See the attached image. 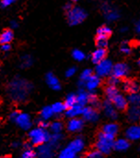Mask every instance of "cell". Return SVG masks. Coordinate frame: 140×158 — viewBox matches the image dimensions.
<instances>
[{
	"instance_id": "obj_1",
	"label": "cell",
	"mask_w": 140,
	"mask_h": 158,
	"mask_svg": "<svg viewBox=\"0 0 140 158\" xmlns=\"http://www.w3.org/2000/svg\"><path fill=\"white\" fill-rule=\"evenodd\" d=\"M33 89V85L21 78H15L7 86V93L9 97L16 102L25 101Z\"/></svg>"
},
{
	"instance_id": "obj_2",
	"label": "cell",
	"mask_w": 140,
	"mask_h": 158,
	"mask_svg": "<svg viewBox=\"0 0 140 158\" xmlns=\"http://www.w3.org/2000/svg\"><path fill=\"white\" fill-rule=\"evenodd\" d=\"M114 136L106 134L102 131L98 134L96 150L100 151L102 155H109L111 151L114 149Z\"/></svg>"
},
{
	"instance_id": "obj_3",
	"label": "cell",
	"mask_w": 140,
	"mask_h": 158,
	"mask_svg": "<svg viewBox=\"0 0 140 158\" xmlns=\"http://www.w3.org/2000/svg\"><path fill=\"white\" fill-rule=\"evenodd\" d=\"M29 138H30V142L32 145L40 146V145H42L45 143L49 142L50 134L43 128L39 127V128L33 129L32 131H30Z\"/></svg>"
},
{
	"instance_id": "obj_4",
	"label": "cell",
	"mask_w": 140,
	"mask_h": 158,
	"mask_svg": "<svg viewBox=\"0 0 140 158\" xmlns=\"http://www.w3.org/2000/svg\"><path fill=\"white\" fill-rule=\"evenodd\" d=\"M67 21L70 25L75 26L80 24L87 18L86 11L79 6H73L70 10L66 12Z\"/></svg>"
},
{
	"instance_id": "obj_5",
	"label": "cell",
	"mask_w": 140,
	"mask_h": 158,
	"mask_svg": "<svg viewBox=\"0 0 140 158\" xmlns=\"http://www.w3.org/2000/svg\"><path fill=\"white\" fill-rule=\"evenodd\" d=\"M113 67L114 65L112 61L105 58L96 64V75H98L99 77H107L112 73Z\"/></svg>"
},
{
	"instance_id": "obj_6",
	"label": "cell",
	"mask_w": 140,
	"mask_h": 158,
	"mask_svg": "<svg viewBox=\"0 0 140 158\" xmlns=\"http://www.w3.org/2000/svg\"><path fill=\"white\" fill-rule=\"evenodd\" d=\"M128 73H129V66L126 63H123V62L117 63L113 67L112 74L113 76L118 79L125 78L126 76H127Z\"/></svg>"
},
{
	"instance_id": "obj_7",
	"label": "cell",
	"mask_w": 140,
	"mask_h": 158,
	"mask_svg": "<svg viewBox=\"0 0 140 158\" xmlns=\"http://www.w3.org/2000/svg\"><path fill=\"white\" fill-rule=\"evenodd\" d=\"M81 115L83 117V119L89 122H95L99 119V113L95 108L91 106L83 107Z\"/></svg>"
},
{
	"instance_id": "obj_8",
	"label": "cell",
	"mask_w": 140,
	"mask_h": 158,
	"mask_svg": "<svg viewBox=\"0 0 140 158\" xmlns=\"http://www.w3.org/2000/svg\"><path fill=\"white\" fill-rule=\"evenodd\" d=\"M14 121L23 130H29L31 127L30 117L26 113H18Z\"/></svg>"
},
{
	"instance_id": "obj_9",
	"label": "cell",
	"mask_w": 140,
	"mask_h": 158,
	"mask_svg": "<svg viewBox=\"0 0 140 158\" xmlns=\"http://www.w3.org/2000/svg\"><path fill=\"white\" fill-rule=\"evenodd\" d=\"M103 111H104L106 117L113 120H115L118 118L116 108L114 107V106L111 100H106L103 102Z\"/></svg>"
},
{
	"instance_id": "obj_10",
	"label": "cell",
	"mask_w": 140,
	"mask_h": 158,
	"mask_svg": "<svg viewBox=\"0 0 140 158\" xmlns=\"http://www.w3.org/2000/svg\"><path fill=\"white\" fill-rule=\"evenodd\" d=\"M112 103L114 104V107L116 108V110H120V111H124L127 108V106H128V102H127V99L123 95V94H118L113 100H112Z\"/></svg>"
},
{
	"instance_id": "obj_11",
	"label": "cell",
	"mask_w": 140,
	"mask_h": 158,
	"mask_svg": "<svg viewBox=\"0 0 140 158\" xmlns=\"http://www.w3.org/2000/svg\"><path fill=\"white\" fill-rule=\"evenodd\" d=\"M126 137L128 141L140 140V125L130 126L126 131Z\"/></svg>"
},
{
	"instance_id": "obj_12",
	"label": "cell",
	"mask_w": 140,
	"mask_h": 158,
	"mask_svg": "<svg viewBox=\"0 0 140 158\" xmlns=\"http://www.w3.org/2000/svg\"><path fill=\"white\" fill-rule=\"evenodd\" d=\"M83 125H84V122L82 119L78 118H73L68 121L66 128L68 131L70 132H78L82 130Z\"/></svg>"
},
{
	"instance_id": "obj_13",
	"label": "cell",
	"mask_w": 140,
	"mask_h": 158,
	"mask_svg": "<svg viewBox=\"0 0 140 158\" xmlns=\"http://www.w3.org/2000/svg\"><path fill=\"white\" fill-rule=\"evenodd\" d=\"M102 9H103V12L105 14V18L107 19V20L109 21H114L116 20L117 19H119L120 17V14L117 10L112 8L109 5L107 4H104L103 6H102Z\"/></svg>"
},
{
	"instance_id": "obj_14",
	"label": "cell",
	"mask_w": 140,
	"mask_h": 158,
	"mask_svg": "<svg viewBox=\"0 0 140 158\" xmlns=\"http://www.w3.org/2000/svg\"><path fill=\"white\" fill-rule=\"evenodd\" d=\"M100 84H101V77H99L98 75L92 74L90 77V79L85 82V87L90 92H93L100 86Z\"/></svg>"
},
{
	"instance_id": "obj_15",
	"label": "cell",
	"mask_w": 140,
	"mask_h": 158,
	"mask_svg": "<svg viewBox=\"0 0 140 158\" xmlns=\"http://www.w3.org/2000/svg\"><path fill=\"white\" fill-rule=\"evenodd\" d=\"M54 145L50 144H42L40 145L39 150H38V156L40 158H50L53 156V151H54Z\"/></svg>"
},
{
	"instance_id": "obj_16",
	"label": "cell",
	"mask_w": 140,
	"mask_h": 158,
	"mask_svg": "<svg viewBox=\"0 0 140 158\" xmlns=\"http://www.w3.org/2000/svg\"><path fill=\"white\" fill-rule=\"evenodd\" d=\"M106 50L105 48H102V47H98L96 50L93 51V53L91 54V61L95 64H98L99 62L102 61L103 59H105L106 57Z\"/></svg>"
},
{
	"instance_id": "obj_17",
	"label": "cell",
	"mask_w": 140,
	"mask_h": 158,
	"mask_svg": "<svg viewBox=\"0 0 140 158\" xmlns=\"http://www.w3.org/2000/svg\"><path fill=\"white\" fill-rule=\"evenodd\" d=\"M46 82L47 84L49 85L50 88H52L53 90L54 91H59L61 89V85H60V82L58 81V79L54 76V74L53 73H48L46 75Z\"/></svg>"
},
{
	"instance_id": "obj_18",
	"label": "cell",
	"mask_w": 140,
	"mask_h": 158,
	"mask_svg": "<svg viewBox=\"0 0 140 158\" xmlns=\"http://www.w3.org/2000/svg\"><path fill=\"white\" fill-rule=\"evenodd\" d=\"M127 118L132 122H137L140 119V106H132L127 111Z\"/></svg>"
},
{
	"instance_id": "obj_19",
	"label": "cell",
	"mask_w": 140,
	"mask_h": 158,
	"mask_svg": "<svg viewBox=\"0 0 140 158\" xmlns=\"http://www.w3.org/2000/svg\"><path fill=\"white\" fill-rule=\"evenodd\" d=\"M130 146V143L127 139H118V140H114V149L119 152H123V151H126Z\"/></svg>"
},
{
	"instance_id": "obj_20",
	"label": "cell",
	"mask_w": 140,
	"mask_h": 158,
	"mask_svg": "<svg viewBox=\"0 0 140 158\" xmlns=\"http://www.w3.org/2000/svg\"><path fill=\"white\" fill-rule=\"evenodd\" d=\"M123 89L127 93H138L139 91L140 86L137 81H126L123 83Z\"/></svg>"
},
{
	"instance_id": "obj_21",
	"label": "cell",
	"mask_w": 140,
	"mask_h": 158,
	"mask_svg": "<svg viewBox=\"0 0 140 158\" xmlns=\"http://www.w3.org/2000/svg\"><path fill=\"white\" fill-rule=\"evenodd\" d=\"M83 107L84 106H81L79 105H75L69 108L66 109V117L70 118H77L78 116H80L82 114V110H83Z\"/></svg>"
},
{
	"instance_id": "obj_22",
	"label": "cell",
	"mask_w": 140,
	"mask_h": 158,
	"mask_svg": "<svg viewBox=\"0 0 140 158\" xmlns=\"http://www.w3.org/2000/svg\"><path fill=\"white\" fill-rule=\"evenodd\" d=\"M118 131H119V126L114 122L107 123L102 127V132L109 134V135H112V136H114V137L118 133Z\"/></svg>"
},
{
	"instance_id": "obj_23",
	"label": "cell",
	"mask_w": 140,
	"mask_h": 158,
	"mask_svg": "<svg viewBox=\"0 0 140 158\" xmlns=\"http://www.w3.org/2000/svg\"><path fill=\"white\" fill-rule=\"evenodd\" d=\"M68 147L71 148L73 151H75L77 154H78V153H80V152L84 149V147H85V143H84L83 139H81V138H77V139L73 140V141L68 144Z\"/></svg>"
},
{
	"instance_id": "obj_24",
	"label": "cell",
	"mask_w": 140,
	"mask_h": 158,
	"mask_svg": "<svg viewBox=\"0 0 140 158\" xmlns=\"http://www.w3.org/2000/svg\"><path fill=\"white\" fill-rule=\"evenodd\" d=\"M14 34L11 30H5L0 33V44H10L13 40Z\"/></svg>"
},
{
	"instance_id": "obj_25",
	"label": "cell",
	"mask_w": 140,
	"mask_h": 158,
	"mask_svg": "<svg viewBox=\"0 0 140 158\" xmlns=\"http://www.w3.org/2000/svg\"><path fill=\"white\" fill-rule=\"evenodd\" d=\"M88 103H89V94L84 90H80L77 94V104L81 106H84Z\"/></svg>"
},
{
	"instance_id": "obj_26",
	"label": "cell",
	"mask_w": 140,
	"mask_h": 158,
	"mask_svg": "<svg viewBox=\"0 0 140 158\" xmlns=\"http://www.w3.org/2000/svg\"><path fill=\"white\" fill-rule=\"evenodd\" d=\"M78 157V154L73 151L71 148H69L68 146L65 149H63L60 154H59V157L58 158H77Z\"/></svg>"
},
{
	"instance_id": "obj_27",
	"label": "cell",
	"mask_w": 140,
	"mask_h": 158,
	"mask_svg": "<svg viewBox=\"0 0 140 158\" xmlns=\"http://www.w3.org/2000/svg\"><path fill=\"white\" fill-rule=\"evenodd\" d=\"M119 94L118 89L116 88V86H113V85H109L106 89H105V94L108 98V100H113L117 94Z\"/></svg>"
},
{
	"instance_id": "obj_28",
	"label": "cell",
	"mask_w": 140,
	"mask_h": 158,
	"mask_svg": "<svg viewBox=\"0 0 140 158\" xmlns=\"http://www.w3.org/2000/svg\"><path fill=\"white\" fill-rule=\"evenodd\" d=\"M64 104H65L66 109L71 107V106H75V105H77V94H67Z\"/></svg>"
},
{
	"instance_id": "obj_29",
	"label": "cell",
	"mask_w": 140,
	"mask_h": 158,
	"mask_svg": "<svg viewBox=\"0 0 140 158\" xmlns=\"http://www.w3.org/2000/svg\"><path fill=\"white\" fill-rule=\"evenodd\" d=\"M128 104L131 106H140V94L138 93H132L126 98Z\"/></svg>"
},
{
	"instance_id": "obj_30",
	"label": "cell",
	"mask_w": 140,
	"mask_h": 158,
	"mask_svg": "<svg viewBox=\"0 0 140 158\" xmlns=\"http://www.w3.org/2000/svg\"><path fill=\"white\" fill-rule=\"evenodd\" d=\"M51 107H52V110H53V112H54V114H55V115H60V114H62L64 111L66 110L65 104H64V103H61V102L54 103Z\"/></svg>"
},
{
	"instance_id": "obj_31",
	"label": "cell",
	"mask_w": 140,
	"mask_h": 158,
	"mask_svg": "<svg viewBox=\"0 0 140 158\" xmlns=\"http://www.w3.org/2000/svg\"><path fill=\"white\" fill-rule=\"evenodd\" d=\"M92 70L91 69H84L81 74H80V81H79V85L85 86V82L90 79V77L92 75Z\"/></svg>"
},
{
	"instance_id": "obj_32",
	"label": "cell",
	"mask_w": 140,
	"mask_h": 158,
	"mask_svg": "<svg viewBox=\"0 0 140 158\" xmlns=\"http://www.w3.org/2000/svg\"><path fill=\"white\" fill-rule=\"evenodd\" d=\"M32 57L29 55H25L20 59V67L22 69H28L32 65Z\"/></svg>"
},
{
	"instance_id": "obj_33",
	"label": "cell",
	"mask_w": 140,
	"mask_h": 158,
	"mask_svg": "<svg viewBox=\"0 0 140 158\" xmlns=\"http://www.w3.org/2000/svg\"><path fill=\"white\" fill-rule=\"evenodd\" d=\"M53 115H54V112L51 106H45L41 111V117H42V119L43 120H48L49 118L53 117Z\"/></svg>"
},
{
	"instance_id": "obj_34",
	"label": "cell",
	"mask_w": 140,
	"mask_h": 158,
	"mask_svg": "<svg viewBox=\"0 0 140 158\" xmlns=\"http://www.w3.org/2000/svg\"><path fill=\"white\" fill-rule=\"evenodd\" d=\"M112 33V30L108 26H102L97 31L98 36H103V37H109Z\"/></svg>"
},
{
	"instance_id": "obj_35",
	"label": "cell",
	"mask_w": 140,
	"mask_h": 158,
	"mask_svg": "<svg viewBox=\"0 0 140 158\" xmlns=\"http://www.w3.org/2000/svg\"><path fill=\"white\" fill-rule=\"evenodd\" d=\"M72 56L75 60L77 61H82L86 58V55L83 51L79 50V49H75L72 52Z\"/></svg>"
},
{
	"instance_id": "obj_36",
	"label": "cell",
	"mask_w": 140,
	"mask_h": 158,
	"mask_svg": "<svg viewBox=\"0 0 140 158\" xmlns=\"http://www.w3.org/2000/svg\"><path fill=\"white\" fill-rule=\"evenodd\" d=\"M96 44L98 47H102V48H105L108 45V38L107 37H103V36H98L96 38Z\"/></svg>"
},
{
	"instance_id": "obj_37",
	"label": "cell",
	"mask_w": 140,
	"mask_h": 158,
	"mask_svg": "<svg viewBox=\"0 0 140 158\" xmlns=\"http://www.w3.org/2000/svg\"><path fill=\"white\" fill-rule=\"evenodd\" d=\"M51 131L54 133H60L63 130V124L60 121H54L51 124Z\"/></svg>"
},
{
	"instance_id": "obj_38",
	"label": "cell",
	"mask_w": 140,
	"mask_h": 158,
	"mask_svg": "<svg viewBox=\"0 0 140 158\" xmlns=\"http://www.w3.org/2000/svg\"><path fill=\"white\" fill-rule=\"evenodd\" d=\"M89 103L92 106H99V99L93 92H90V94H89Z\"/></svg>"
},
{
	"instance_id": "obj_39",
	"label": "cell",
	"mask_w": 140,
	"mask_h": 158,
	"mask_svg": "<svg viewBox=\"0 0 140 158\" xmlns=\"http://www.w3.org/2000/svg\"><path fill=\"white\" fill-rule=\"evenodd\" d=\"M85 158H103V155L98 150H92L86 155Z\"/></svg>"
},
{
	"instance_id": "obj_40",
	"label": "cell",
	"mask_w": 140,
	"mask_h": 158,
	"mask_svg": "<svg viewBox=\"0 0 140 158\" xmlns=\"http://www.w3.org/2000/svg\"><path fill=\"white\" fill-rule=\"evenodd\" d=\"M35 157H36V154H35V152H34L33 150H31V149L28 148V149H26V150L23 152L22 156H21L20 158H35Z\"/></svg>"
},
{
	"instance_id": "obj_41",
	"label": "cell",
	"mask_w": 140,
	"mask_h": 158,
	"mask_svg": "<svg viewBox=\"0 0 140 158\" xmlns=\"http://www.w3.org/2000/svg\"><path fill=\"white\" fill-rule=\"evenodd\" d=\"M120 51L126 55H129L131 53V47L127 43H123L120 46Z\"/></svg>"
},
{
	"instance_id": "obj_42",
	"label": "cell",
	"mask_w": 140,
	"mask_h": 158,
	"mask_svg": "<svg viewBox=\"0 0 140 158\" xmlns=\"http://www.w3.org/2000/svg\"><path fill=\"white\" fill-rule=\"evenodd\" d=\"M108 83L109 85H113V86H116L117 84L120 83V79L114 77V76H111V78L109 79L108 81Z\"/></svg>"
},
{
	"instance_id": "obj_43",
	"label": "cell",
	"mask_w": 140,
	"mask_h": 158,
	"mask_svg": "<svg viewBox=\"0 0 140 158\" xmlns=\"http://www.w3.org/2000/svg\"><path fill=\"white\" fill-rule=\"evenodd\" d=\"M76 72H77V69L75 67H71V68L67 69V70L66 71V76L67 78H70V77L74 76L76 74Z\"/></svg>"
},
{
	"instance_id": "obj_44",
	"label": "cell",
	"mask_w": 140,
	"mask_h": 158,
	"mask_svg": "<svg viewBox=\"0 0 140 158\" xmlns=\"http://www.w3.org/2000/svg\"><path fill=\"white\" fill-rule=\"evenodd\" d=\"M17 0H1L0 4L2 7H7L9 6H11L13 3H15Z\"/></svg>"
},
{
	"instance_id": "obj_45",
	"label": "cell",
	"mask_w": 140,
	"mask_h": 158,
	"mask_svg": "<svg viewBox=\"0 0 140 158\" xmlns=\"http://www.w3.org/2000/svg\"><path fill=\"white\" fill-rule=\"evenodd\" d=\"M1 50L3 52H7L10 50V44H1Z\"/></svg>"
},
{
	"instance_id": "obj_46",
	"label": "cell",
	"mask_w": 140,
	"mask_h": 158,
	"mask_svg": "<svg viewBox=\"0 0 140 158\" xmlns=\"http://www.w3.org/2000/svg\"><path fill=\"white\" fill-rule=\"evenodd\" d=\"M46 121H47V120H43V119L40 120V121H39V126H40V128H43V129H45V128L48 126V123H47Z\"/></svg>"
},
{
	"instance_id": "obj_47",
	"label": "cell",
	"mask_w": 140,
	"mask_h": 158,
	"mask_svg": "<svg viewBox=\"0 0 140 158\" xmlns=\"http://www.w3.org/2000/svg\"><path fill=\"white\" fill-rule=\"evenodd\" d=\"M19 112H18V111H14V112H12L11 114H10V118L12 119V120H15V118H17V116H18V114Z\"/></svg>"
},
{
	"instance_id": "obj_48",
	"label": "cell",
	"mask_w": 140,
	"mask_h": 158,
	"mask_svg": "<svg viewBox=\"0 0 140 158\" xmlns=\"http://www.w3.org/2000/svg\"><path fill=\"white\" fill-rule=\"evenodd\" d=\"M72 7H73V6H72V5H71L70 3H68V4H66V5L65 6V7H64V8H65V10H66V11L67 12V11H68V10H70V9H71Z\"/></svg>"
},
{
	"instance_id": "obj_49",
	"label": "cell",
	"mask_w": 140,
	"mask_h": 158,
	"mask_svg": "<svg viewBox=\"0 0 140 158\" xmlns=\"http://www.w3.org/2000/svg\"><path fill=\"white\" fill-rule=\"evenodd\" d=\"M136 31H138V33L140 34V19L137 22V24H136Z\"/></svg>"
},
{
	"instance_id": "obj_50",
	"label": "cell",
	"mask_w": 140,
	"mask_h": 158,
	"mask_svg": "<svg viewBox=\"0 0 140 158\" xmlns=\"http://www.w3.org/2000/svg\"><path fill=\"white\" fill-rule=\"evenodd\" d=\"M10 24H11V27H12V28H17V27H18V22L15 21V20H12V21L10 22Z\"/></svg>"
},
{
	"instance_id": "obj_51",
	"label": "cell",
	"mask_w": 140,
	"mask_h": 158,
	"mask_svg": "<svg viewBox=\"0 0 140 158\" xmlns=\"http://www.w3.org/2000/svg\"><path fill=\"white\" fill-rule=\"evenodd\" d=\"M126 31H127V28H122L121 29V31H123V32H125Z\"/></svg>"
},
{
	"instance_id": "obj_52",
	"label": "cell",
	"mask_w": 140,
	"mask_h": 158,
	"mask_svg": "<svg viewBox=\"0 0 140 158\" xmlns=\"http://www.w3.org/2000/svg\"><path fill=\"white\" fill-rule=\"evenodd\" d=\"M138 65H139V66H140V59H139V60H138Z\"/></svg>"
}]
</instances>
